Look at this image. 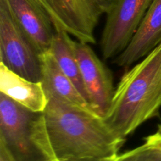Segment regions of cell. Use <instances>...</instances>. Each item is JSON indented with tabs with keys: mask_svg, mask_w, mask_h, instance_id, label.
<instances>
[{
	"mask_svg": "<svg viewBox=\"0 0 161 161\" xmlns=\"http://www.w3.org/2000/svg\"><path fill=\"white\" fill-rule=\"evenodd\" d=\"M157 133L160 134V135H161V125H160L158 127V130H157Z\"/></svg>",
	"mask_w": 161,
	"mask_h": 161,
	"instance_id": "d6986e66",
	"label": "cell"
},
{
	"mask_svg": "<svg viewBox=\"0 0 161 161\" xmlns=\"http://www.w3.org/2000/svg\"><path fill=\"white\" fill-rule=\"evenodd\" d=\"M0 92L35 113H42L48 102L42 82L31 81L11 71L2 62Z\"/></svg>",
	"mask_w": 161,
	"mask_h": 161,
	"instance_id": "30bf717a",
	"label": "cell"
},
{
	"mask_svg": "<svg viewBox=\"0 0 161 161\" xmlns=\"http://www.w3.org/2000/svg\"><path fill=\"white\" fill-rule=\"evenodd\" d=\"M117 156L103 158H84V159H70L65 161H117Z\"/></svg>",
	"mask_w": 161,
	"mask_h": 161,
	"instance_id": "2e32d148",
	"label": "cell"
},
{
	"mask_svg": "<svg viewBox=\"0 0 161 161\" xmlns=\"http://www.w3.org/2000/svg\"><path fill=\"white\" fill-rule=\"evenodd\" d=\"M51 20L79 42L95 43L94 29L104 12L90 0H35Z\"/></svg>",
	"mask_w": 161,
	"mask_h": 161,
	"instance_id": "5b68a950",
	"label": "cell"
},
{
	"mask_svg": "<svg viewBox=\"0 0 161 161\" xmlns=\"http://www.w3.org/2000/svg\"><path fill=\"white\" fill-rule=\"evenodd\" d=\"M48 102L31 127V140L42 160L103 158L119 155L126 139L92 109L47 95Z\"/></svg>",
	"mask_w": 161,
	"mask_h": 161,
	"instance_id": "6da1fadb",
	"label": "cell"
},
{
	"mask_svg": "<svg viewBox=\"0 0 161 161\" xmlns=\"http://www.w3.org/2000/svg\"><path fill=\"white\" fill-rule=\"evenodd\" d=\"M76 53L87 102L94 113L104 118L115 91L111 72L93 51L89 43L78 41Z\"/></svg>",
	"mask_w": 161,
	"mask_h": 161,
	"instance_id": "52a82bcc",
	"label": "cell"
},
{
	"mask_svg": "<svg viewBox=\"0 0 161 161\" xmlns=\"http://www.w3.org/2000/svg\"><path fill=\"white\" fill-rule=\"evenodd\" d=\"M37 115L0 93V138L16 161H38L35 158L39 154L31 140V127Z\"/></svg>",
	"mask_w": 161,
	"mask_h": 161,
	"instance_id": "8992f818",
	"label": "cell"
},
{
	"mask_svg": "<svg viewBox=\"0 0 161 161\" xmlns=\"http://www.w3.org/2000/svg\"><path fill=\"white\" fill-rule=\"evenodd\" d=\"M0 62L31 81L41 82L39 53L14 20L6 0H0Z\"/></svg>",
	"mask_w": 161,
	"mask_h": 161,
	"instance_id": "3957f363",
	"label": "cell"
},
{
	"mask_svg": "<svg viewBox=\"0 0 161 161\" xmlns=\"http://www.w3.org/2000/svg\"><path fill=\"white\" fill-rule=\"evenodd\" d=\"M144 144L148 147L161 153V135L157 132L154 135H149L146 138Z\"/></svg>",
	"mask_w": 161,
	"mask_h": 161,
	"instance_id": "5bb4252c",
	"label": "cell"
},
{
	"mask_svg": "<svg viewBox=\"0 0 161 161\" xmlns=\"http://www.w3.org/2000/svg\"><path fill=\"white\" fill-rule=\"evenodd\" d=\"M113 1V0H102V3L104 4V6H105V12H106V9H107V7L108 6V5L110 4V3Z\"/></svg>",
	"mask_w": 161,
	"mask_h": 161,
	"instance_id": "ac0fdd59",
	"label": "cell"
},
{
	"mask_svg": "<svg viewBox=\"0 0 161 161\" xmlns=\"http://www.w3.org/2000/svg\"><path fill=\"white\" fill-rule=\"evenodd\" d=\"M76 42L70 37V34L67 31L62 29H55L50 51L63 72L72 80L77 90L87 102L77 58Z\"/></svg>",
	"mask_w": 161,
	"mask_h": 161,
	"instance_id": "7c38bea8",
	"label": "cell"
},
{
	"mask_svg": "<svg viewBox=\"0 0 161 161\" xmlns=\"http://www.w3.org/2000/svg\"><path fill=\"white\" fill-rule=\"evenodd\" d=\"M90 1H91L92 3H94L96 6H97V7L100 8L101 9H102L104 12H105V6H104V4L102 3V0H90Z\"/></svg>",
	"mask_w": 161,
	"mask_h": 161,
	"instance_id": "e0dca14e",
	"label": "cell"
},
{
	"mask_svg": "<svg viewBox=\"0 0 161 161\" xmlns=\"http://www.w3.org/2000/svg\"><path fill=\"white\" fill-rule=\"evenodd\" d=\"M0 161H16L10 149L2 138H0Z\"/></svg>",
	"mask_w": 161,
	"mask_h": 161,
	"instance_id": "9a60e30c",
	"label": "cell"
},
{
	"mask_svg": "<svg viewBox=\"0 0 161 161\" xmlns=\"http://www.w3.org/2000/svg\"><path fill=\"white\" fill-rule=\"evenodd\" d=\"M117 161H161V153L143 144L118 155Z\"/></svg>",
	"mask_w": 161,
	"mask_h": 161,
	"instance_id": "4fadbf2b",
	"label": "cell"
},
{
	"mask_svg": "<svg viewBox=\"0 0 161 161\" xmlns=\"http://www.w3.org/2000/svg\"><path fill=\"white\" fill-rule=\"evenodd\" d=\"M14 20L39 54L50 50L55 28L35 0H6Z\"/></svg>",
	"mask_w": 161,
	"mask_h": 161,
	"instance_id": "ba28073f",
	"label": "cell"
},
{
	"mask_svg": "<svg viewBox=\"0 0 161 161\" xmlns=\"http://www.w3.org/2000/svg\"><path fill=\"white\" fill-rule=\"evenodd\" d=\"M153 0H113L107 7V18L101 39L105 59L120 54L136 32Z\"/></svg>",
	"mask_w": 161,
	"mask_h": 161,
	"instance_id": "277c9868",
	"label": "cell"
},
{
	"mask_svg": "<svg viewBox=\"0 0 161 161\" xmlns=\"http://www.w3.org/2000/svg\"><path fill=\"white\" fill-rule=\"evenodd\" d=\"M41 82L46 94L54 95L75 105L91 108L72 80L63 72L50 50L39 54Z\"/></svg>",
	"mask_w": 161,
	"mask_h": 161,
	"instance_id": "8fae6325",
	"label": "cell"
},
{
	"mask_svg": "<svg viewBox=\"0 0 161 161\" xmlns=\"http://www.w3.org/2000/svg\"><path fill=\"white\" fill-rule=\"evenodd\" d=\"M160 108L161 44L121 78L104 120L117 136L126 139L158 116Z\"/></svg>",
	"mask_w": 161,
	"mask_h": 161,
	"instance_id": "7a4b0ae2",
	"label": "cell"
},
{
	"mask_svg": "<svg viewBox=\"0 0 161 161\" xmlns=\"http://www.w3.org/2000/svg\"><path fill=\"white\" fill-rule=\"evenodd\" d=\"M39 161H60V160H42Z\"/></svg>",
	"mask_w": 161,
	"mask_h": 161,
	"instance_id": "ffe728a7",
	"label": "cell"
},
{
	"mask_svg": "<svg viewBox=\"0 0 161 161\" xmlns=\"http://www.w3.org/2000/svg\"><path fill=\"white\" fill-rule=\"evenodd\" d=\"M161 44V0H153L125 50L114 58L119 67H129Z\"/></svg>",
	"mask_w": 161,
	"mask_h": 161,
	"instance_id": "9c48e42d",
	"label": "cell"
}]
</instances>
